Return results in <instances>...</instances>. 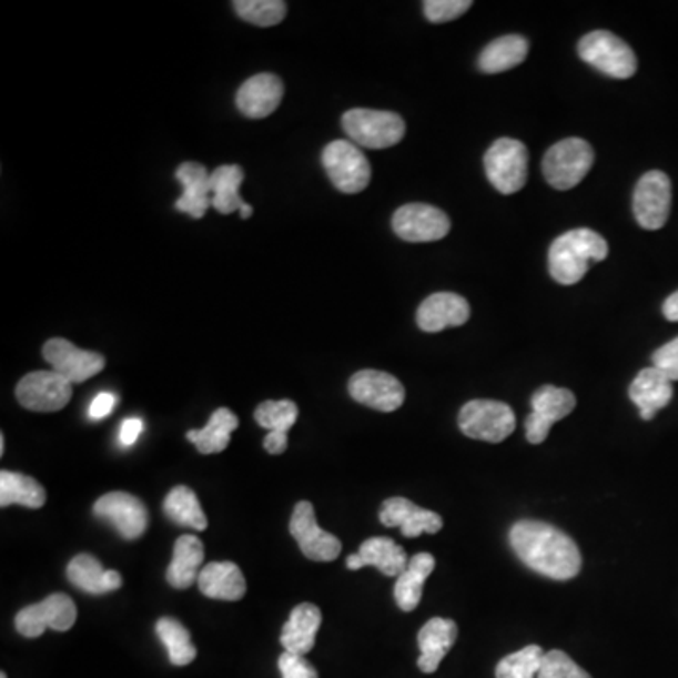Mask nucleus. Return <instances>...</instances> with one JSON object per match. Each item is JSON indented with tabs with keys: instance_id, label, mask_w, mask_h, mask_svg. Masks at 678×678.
Wrapping results in <instances>:
<instances>
[{
	"instance_id": "c03bdc74",
	"label": "nucleus",
	"mask_w": 678,
	"mask_h": 678,
	"mask_svg": "<svg viewBox=\"0 0 678 678\" xmlns=\"http://www.w3.org/2000/svg\"><path fill=\"white\" fill-rule=\"evenodd\" d=\"M142 418H127L125 423L121 424V429H119V443L123 447H131V445L138 442V437L142 436Z\"/></svg>"
},
{
	"instance_id": "c756f323",
	"label": "nucleus",
	"mask_w": 678,
	"mask_h": 678,
	"mask_svg": "<svg viewBox=\"0 0 678 678\" xmlns=\"http://www.w3.org/2000/svg\"><path fill=\"white\" fill-rule=\"evenodd\" d=\"M434 569H436V558L432 554L418 553L411 558L407 569L399 575L394 586V598L399 609L404 613L417 609L423 599L424 583Z\"/></svg>"
},
{
	"instance_id": "412c9836",
	"label": "nucleus",
	"mask_w": 678,
	"mask_h": 678,
	"mask_svg": "<svg viewBox=\"0 0 678 678\" xmlns=\"http://www.w3.org/2000/svg\"><path fill=\"white\" fill-rule=\"evenodd\" d=\"M345 564L351 571L374 566L386 577H399L407 569L409 560L404 547H399L391 537H370L362 543L358 553L347 556Z\"/></svg>"
},
{
	"instance_id": "49530a36",
	"label": "nucleus",
	"mask_w": 678,
	"mask_h": 678,
	"mask_svg": "<svg viewBox=\"0 0 678 678\" xmlns=\"http://www.w3.org/2000/svg\"><path fill=\"white\" fill-rule=\"evenodd\" d=\"M0 455H4V436L0 437Z\"/></svg>"
},
{
	"instance_id": "c85d7f7f",
	"label": "nucleus",
	"mask_w": 678,
	"mask_h": 678,
	"mask_svg": "<svg viewBox=\"0 0 678 678\" xmlns=\"http://www.w3.org/2000/svg\"><path fill=\"white\" fill-rule=\"evenodd\" d=\"M204 545L196 536H181L174 545V558L166 571L172 588L185 590L199 583L200 567L204 564Z\"/></svg>"
},
{
	"instance_id": "2f4dec72",
	"label": "nucleus",
	"mask_w": 678,
	"mask_h": 678,
	"mask_svg": "<svg viewBox=\"0 0 678 678\" xmlns=\"http://www.w3.org/2000/svg\"><path fill=\"white\" fill-rule=\"evenodd\" d=\"M236 415L226 407H219L213 411L210 423L202 429H189L188 439L193 442L202 455H215L223 453L224 448L231 443L232 432L237 428Z\"/></svg>"
},
{
	"instance_id": "e433bc0d",
	"label": "nucleus",
	"mask_w": 678,
	"mask_h": 678,
	"mask_svg": "<svg viewBox=\"0 0 678 678\" xmlns=\"http://www.w3.org/2000/svg\"><path fill=\"white\" fill-rule=\"evenodd\" d=\"M543 652L542 647L529 645L518 652L505 656L504 660L496 666V678H536L542 669Z\"/></svg>"
},
{
	"instance_id": "ea45409f",
	"label": "nucleus",
	"mask_w": 678,
	"mask_h": 678,
	"mask_svg": "<svg viewBox=\"0 0 678 678\" xmlns=\"http://www.w3.org/2000/svg\"><path fill=\"white\" fill-rule=\"evenodd\" d=\"M424 16L432 23H448L462 18L464 13L474 7L472 0H426L423 4Z\"/></svg>"
},
{
	"instance_id": "4468645a",
	"label": "nucleus",
	"mask_w": 678,
	"mask_h": 678,
	"mask_svg": "<svg viewBox=\"0 0 678 678\" xmlns=\"http://www.w3.org/2000/svg\"><path fill=\"white\" fill-rule=\"evenodd\" d=\"M348 394L358 404L383 413H393L404 405L405 388L394 375L380 370H362L348 381Z\"/></svg>"
},
{
	"instance_id": "aec40b11",
	"label": "nucleus",
	"mask_w": 678,
	"mask_h": 678,
	"mask_svg": "<svg viewBox=\"0 0 678 678\" xmlns=\"http://www.w3.org/2000/svg\"><path fill=\"white\" fill-rule=\"evenodd\" d=\"M472 310L466 298L455 293H436L424 300L417 312L418 328L429 334L462 326L469 321Z\"/></svg>"
},
{
	"instance_id": "bb28decb",
	"label": "nucleus",
	"mask_w": 678,
	"mask_h": 678,
	"mask_svg": "<svg viewBox=\"0 0 678 678\" xmlns=\"http://www.w3.org/2000/svg\"><path fill=\"white\" fill-rule=\"evenodd\" d=\"M321 624H323V615L317 605L302 604L294 607L289 623L281 631V645L285 648V652L298 654V656L312 652Z\"/></svg>"
},
{
	"instance_id": "c9c22d12",
	"label": "nucleus",
	"mask_w": 678,
	"mask_h": 678,
	"mask_svg": "<svg viewBox=\"0 0 678 678\" xmlns=\"http://www.w3.org/2000/svg\"><path fill=\"white\" fill-rule=\"evenodd\" d=\"M255 421L261 428L289 436V429L298 421V407L291 399H269L256 407Z\"/></svg>"
},
{
	"instance_id": "ddd939ff",
	"label": "nucleus",
	"mask_w": 678,
	"mask_h": 678,
	"mask_svg": "<svg viewBox=\"0 0 678 678\" xmlns=\"http://www.w3.org/2000/svg\"><path fill=\"white\" fill-rule=\"evenodd\" d=\"M42 355L53 367V372L63 375L72 385H80L83 381L91 380L107 366V358L100 353L81 351L64 337H53L50 342H45Z\"/></svg>"
},
{
	"instance_id": "58836bf2",
	"label": "nucleus",
	"mask_w": 678,
	"mask_h": 678,
	"mask_svg": "<svg viewBox=\"0 0 678 678\" xmlns=\"http://www.w3.org/2000/svg\"><path fill=\"white\" fill-rule=\"evenodd\" d=\"M537 678H591L583 667L561 650H550L543 658L542 669Z\"/></svg>"
},
{
	"instance_id": "9d476101",
	"label": "nucleus",
	"mask_w": 678,
	"mask_h": 678,
	"mask_svg": "<svg viewBox=\"0 0 678 678\" xmlns=\"http://www.w3.org/2000/svg\"><path fill=\"white\" fill-rule=\"evenodd\" d=\"M671 180L660 170H652L637 181L634 191V213L637 223L647 231H660L671 212Z\"/></svg>"
},
{
	"instance_id": "6e6552de",
	"label": "nucleus",
	"mask_w": 678,
	"mask_h": 678,
	"mask_svg": "<svg viewBox=\"0 0 678 678\" xmlns=\"http://www.w3.org/2000/svg\"><path fill=\"white\" fill-rule=\"evenodd\" d=\"M486 178L502 194H515L528 180V150L513 138H499L485 155Z\"/></svg>"
},
{
	"instance_id": "79ce46f5",
	"label": "nucleus",
	"mask_w": 678,
	"mask_h": 678,
	"mask_svg": "<svg viewBox=\"0 0 678 678\" xmlns=\"http://www.w3.org/2000/svg\"><path fill=\"white\" fill-rule=\"evenodd\" d=\"M654 367L660 370L667 380L678 381V337L661 345L652 355Z\"/></svg>"
},
{
	"instance_id": "4c0bfd02",
	"label": "nucleus",
	"mask_w": 678,
	"mask_h": 678,
	"mask_svg": "<svg viewBox=\"0 0 678 678\" xmlns=\"http://www.w3.org/2000/svg\"><path fill=\"white\" fill-rule=\"evenodd\" d=\"M234 10L237 16L251 26H280L286 16V2L283 0H236Z\"/></svg>"
},
{
	"instance_id": "a19ab883",
	"label": "nucleus",
	"mask_w": 678,
	"mask_h": 678,
	"mask_svg": "<svg viewBox=\"0 0 678 678\" xmlns=\"http://www.w3.org/2000/svg\"><path fill=\"white\" fill-rule=\"evenodd\" d=\"M277 666H280L281 677L283 678H318L317 669L298 654H281Z\"/></svg>"
},
{
	"instance_id": "a878e982",
	"label": "nucleus",
	"mask_w": 678,
	"mask_h": 678,
	"mask_svg": "<svg viewBox=\"0 0 678 678\" xmlns=\"http://www.w3.org/2000/svg\"><path fill=\"white\" fill-rule=\"evenodd\" d=\"M67 577L78 590L91 596H102L123 586L121 575L113 569H104L91 554H78L72 558L67 567Z\"/></svg>"
},
{
	"instance_id": "393cba45",
	"label": "nucleus",
	"mask_w": 678,
	"mask_h": 678,
	"mask_svg": "<svg viewBox=\"0 0 678 678\" xmlns=\"http://www.w3.org/2000/svg\"><path fill=\"white\" fill-rule=\"evenodd\" d=\"M199 588L205 598L240 601L247 585L242 569L234 561H212L200 571Z\"/></svg>"
},
{
	"instance_id": "6ab92c4d",
	"label": "nucleus",
	"mask_w": 678,
	"mask_h": 678,
	"mask_svg": "<svg viewBox=\"0 0 678 678\" xmlns=\"http://www.w3.org/2000/svg\"><path fill=\"white\" fill-rule=\"evenodd\" d=\"M283 93V81L275 74L264 72L243 81L242 88L237 89L236 107L245 118H269L280 108Z\"/></svg>"
},
{
	"instance_id": "473e14b6",
	"label": "nucleus",
	"mask_w": 678,
	"mask_h": 678,
	"mask_svg": "<svg viewBox=\"0 0 678 678\" xmlns=\"http://www.w3.org/2000/svg\"><path fill=\"white\" fill-rule=\"evenodd\" d=\"M45 488L29 475L0 472V507L23 505L29 509H40L45 504Z\"/></svg>"
},
{
	"instance_id": "9b49d317",
	"label": "nucleus",
	"mask_w": 678,
	"mask_h": 678,
	"mask_svg": "<svg viewBox=\"0 0 678 678\" xmlns=\"http://www.w3.org/2000/svg\"><path fill=\"white\" fill-rule=\"evenodd\" d=\"M19 404L37 413L63 409L72 398V383L57 372H32L19 381L16 388Z\"/></svg>"
},
{
	"instance_id": "0eeeda50",
	"label": "nucleus",
	"mask_w": 678,
	"mask_h": 678,
	"mask_svg": "<svg viewBox=\"0 0 678 678\" xmlns=\"http://www.w3.org/2000/svg\"><path fill=\"white\" fill-rule=\"evenodd\" d=\"M323 166L332 185L345 194L362 193L372 181V166L356 143L334 140L323 151Z\"/></svg>"
},
{
	"instance_id": "72a5a7b5",
	"label": "nucleus",
	"mask_w": 678,
	"mask_h": 678,
	"mask_svg": "<svg viewBox=\"0 0 678 678\" xmlns=\"http://www.w3.org/2000/svg\"><path fill=\"white\" fill-rule=\"evenodd\" d=\"M162 510H164L169 520L178 524V526H188V528L196 529V532H204L208 528L204 509H202L196 494L189 486L172 488L169 496L164 498Z\"/></svg>"
},
{
	"instance_id": "cd10ccee",
	"label": "nucleus",
	"mask_w": 678,
	"mask_h": 678,
	"mask_svg": "<svg viewBox=\"0 0 678 678\" xmlns=\"http://www.w3.org/2000/svg\"><path fill=\"white\" fill-rule=\"evenodd\" d=\"M245 180V172L237 164H224L213 170L210 175V188H212V205L223 215L231 213H242V219H250L253 215V208L243 202L240 196V188Z\"/></svg>"
},
{
	"instance_id": "f8f14e48",
	"label": "nucleus",
	"mask_w": 678,
	"mask_h": 678,
	"mask_svg": "<svg viewBox=\"0 0 678 678\" xmlns=\"http://www.w3.org/2000/svg\"><path fill=\"white\" fill-rule=\"evenodd\" d=\"M577 405L571 391L558 386L545 385L532 396V413L526 418V439L532 445H539L548 437L554 423L566 418Z\"/></svg>"
},
{
	"instance_id": "f704fd0d",
	"label": "nucleus",
	"mask_w": 678,
	"mask_h": 678,
	"mask_svg": "<svg viewBox=\"0 0 678 678\" xmlns=\"http://www.w3.org/2000/svg\"><path fill=\"white\" fill-rule=\"evenodd\" d=\"M155 629L162 645L169 650L172 666L183 667L193 664L196 658V648L191 642V634L183 624L178 623L175 618L164 616L156 623Z\"/></svg>"
},
{
	"instance_id": "de8ad7c7",
	"label": "nucleus",
	"mask_w": 678,
	"mask_h": 678,
	"mask_svg": "<svg viewBox=\"0 0 678 678\" xmlns=\"http://www.w3.org/2000/svg\"><path fill=\"white\" fill-rule=\"evenodd\" d=\"M0 678H7V672H2V675H0Z\"/></svg>"
},
{
	"instance_id": "a211bd4d",
	"label": "nucleus",
	"mask_w": 678,
	"mask_h": 678,
	"mask_svg": "<svg viewBox=\"0 0 678 678\" xmlns=\"http://www.w3.org/2000/svg\"><path fill=\"white\" fill-rule=\"evenodd\" d=\"M381 524L386 528H399L404 537L423 536V534H437L443 528V518L434 510L423 509L407 498L386 499L381 505Z\"/></svg>"
},
{
	"instance_id": "f257e3e1",
	"label": "nucleus",
	"mask_w": 678,
	"mask_h": 678,
	"mask_svg": "<svg viewBox=\"0 0 678 678\" xmlns=\"http://www.w3.org/2000/svg\"><path fill=\"white\" fill-rule=\"evenodd\" d=\"M509 543L518 558L543 577L575 579L583 567L577 543L542 520H520L509 532Z\"/></svg>"
},
{
	"instance_id": "423d86ee",
	"label": "nucleus",
	"mask_w": 678,
	"mask_h": 678,
	"mask_svg": "<svg viewBox=\"0 0 678 678\" xmlns=\"http://www.w3.org/2000/svg\"><path fill=\"white\" fill-rule=\"evenodd\" d=\"M579 55L585 63L616 80H628L637 72L634 50L609 31L588 32L580 38Z\"/></svg>"
},
{
	"instance_id": "7c9ffc66",
	"label": "nucleus",
	"mask_w": 678,
	"mask_h": 678,
	"mask_svg": "<svg viewBox=\"0 0 678 678\" xmlns=\"http://www.w3.org/2000/svg\"><path fill=\"white\" fill-rule=\"evenodd\" d=\"M528 50L529 44L526 38L507 34L486 45L485 50L480 51L477 64H479L480 72L485 74H499V72H507L523 64L528 57Z\"/></svg>"
},
{
	"instance_id": "37998d69",
	"label": "nucleus",
	"mask_w": 678,
	"mask_h": 678,
	"mask_svg": "<svg viewBox=\"0 0 678 678\" xmlns=\"http://www.w3.org/2000/svg\"><path fill=\"white\" fill-rule=\"evenodd\" d=\"M118 405V396L112 393H100L99 396H94L93 402L89 405V417L93 421H100V418H107Z\"/></svg>"
},
{
	"instance_id": "39448f33",
	"label": "nucleus",
	"mask_w": 678,
	"mask_h": 678,
	"mask_svg": "<svg viewBox=\"0 0 678 678\" xmlns=\"http://www.w3.org/2000/svg\"><path fill=\"white\" fill-rule=\"evenodd\" d=\"M462 434L479 442L502 443L515 432L517 418L509 405L496 399H472L461 409Z\"/></svg>"
},
{
	"instance_id": "4be33fe9",
	"label": "nucleus",
	"mask_w": 678,
	"mask_h": 678,
	"mask_svg": "<svg viewBox=\"0 0 678 678\" xmlns=\"http://www.w3.org/2000/svg\"><path fill=\"white\" fill-rule=\"evenodd\" d=\"M210 175L204 164L200 162H183L180 169L175 170V180L180 181L183 188L175 210L188 213L193 219H202L212 205V188H210Z\"/></svg>"
},
{
	"instance_id": "7ed1b4c3",
	"label": "nucleus",
	"mask_w": 678,
	"mask_h": 678,
	"mask_svg": "<svg viewBox=\"0 0 678 678\" xmlns=\"http://www.w3.org/2000/svg\"><path fill=\"white\" fill-rule=\"evenodd\" d=\"M342 125L351 142L367 150L393 148L405 136V121L394 112L356 108L345 112Z\"/></svg>"
},
{
	"instance_id": "1a4fd4ad",
	"label": "nucleus",
	"mask_w": 678,
	"mask_h": 678,
	"mask_svg": "<svg viewBox=\"0 0 678 678\" xmlns=\"http://www.w3.org/2000/svg\"><path fill=\"white\" fill-rule=\"evenodd\" d=\"M78 610L67 594H51L40 604L29 605L16 616V629L27 639H37L45 629L69 631L75 624Z\"/></svg>"
},
{
	"instance_id": "a18cd8bd",
	"label": "nucleus",
	"mask_w": 678,
	"mask_h": 678,
	"mask_svg": "<svg viewBox=\"0 0 678 678\" xmlns=\"http://www.w3.org/2000/svg\"><path fill=\"white\" fill-rule=\"evenodd\" d=\"M664 317L671 323H678V291L664 302Z\"/></svg>"
},
{
	"instance_id": "f03ea898",
	"label": "nucleus",
	"mask_w": 678,
	"mask_h": 678,
	"mask_svg": "<svg viewBox=\"0 0 678 678\" xmlns=\"http://www.w3.org/2000/svg\"><path fill=\"white\" fill-rule=\"evenodd\" d=\"M609 255V243L590 229H575L554 240L548 250V272L560 285H575L585 277L590 262Z\"/></svg>"
},
{
	"instance_id": "2eb2a0df",
	"label": "nucleus",
	"mask_w": 678,
	"mask_h": 678,
	"mask_svg": "<svg viewBox=\"0 0 678 678\" xmlns=\"http://www.w3.org/2000/svg\"><path fill=\"white\" fill-rule=\"evenodd\" d=\"M393 229L405 242H437L451 231V219L434 205L405 204L394 213Z\"/></svg>"
},
{
	"instance_id": "f3484780",
	"label": "nucleus",
	"mask_w": 678,
	"mask_h": 678,
	"mask_svg": "<svg viewBox=\"0 0 678 678\" xmlns=\"http://www.w3.org/2000/svg\"><path fill=\"white\" fill-rule=\"evenodd\" d=\"M94 515L112 524L123 539H138L148 529L150 515L145 505L129 492H108L97 499Z\"/></svg>"
},
{
	"instance_id": "20e7f679",
	"label": "nucleus",
	"mask_w": 678,
	"mask_h": 678,
	"mask_svg": "<svg viewBox=\"0 0 678 678\" xmlns=\"http://www.w3.org/2000/svg\"><path fill=\"white\" fill-rule=\"evenodd\" d=\"M594 164L590 143L580 138H567L554 143L543 156V174L548 185L558 191H569L585 180Z\"/></svg>"
},
{
	"instance_id": "dca6fc26",
	"label": "nucleus",
	"mask_w": 678,
	"mask_h": 678,
	"mask_svg": "<svg viewBox=\"0 0 678 678\" xmlns=\"http://www.w3.org/2000/svg\"><path fill=\"white\" fill-rule=\"evenodd\" d=\"M291 536L298 543L305 558L313 561H334L342 553V542L318 528L315 509L310 502H300L291 518Z\"/></svg>"
},
{
	"instance_id": "b1692460",
	"label": "nucleus",
	"mask_w": 678,
	"mask_h": 678,
	"mask_svg": "<svg viewBox=\"0 0 678 678\" xmlns=\"http://www.w3.org/2000/svg\"><path fill=\"white\" fill-rule=\"evenodd\" d=\"M629 399L639 407L642 421H652L658 411L672 399V381L656 367L641 370L629 385Z\"/></svg>"
},
{
	"instance_id": "5701e85b",
	"label": "nucleus",
	"mask_w": 678,
	"mask_h": 678,
	"mask_svg": "<svg viewBox=\"0 0 678 678\" xmlns=\"http://www.w3.org/2000/svg\"><path fill=\"white\" fill-rule=\"evenodd\" d=\"M458 637V626L455 620L436 616L424 624L418 631V669L423 672H436L443 658L453 648Z\"/></svg>"
}]
</instances>
